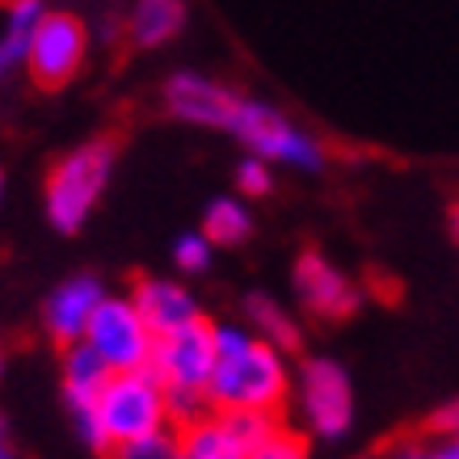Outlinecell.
<instances>
[{"label": "cell", "mask_w": 459, "mask_h": 459, "mask_svg": "<svg viewBox=\"0 0 459 459\" xmlns=\"http://www.w3.org/2000/svg\"><path fill=\"white\" fill-rule=\"evenodd\" d=\"M384 459H459V434H413L401 438Z\"/></svg>", "instance_id": "obj_18"}, {"label": "cell", "mask_w": 459, "mask_h": 459, "mask_svg": "<svg viewBox=\"0 0 459 459\" xmlns=\"http://www.w3.org/2000/svg\"><path fill=\"white\" fill-rule=\"evenodd\" d=\"M451 237L459 240V203H455V207H451Z\"/></svg>", "instance_id": "obj_26"}, {"label": "cell", "mask_w": 459, "mask_h": 459, "mask_svg": "<svg viewBox=\"0 0 459 459\" xmlns=\"http://www.w3.org/2000/svg\"><path fill=\"white\" fill-rule=\"evenodd\" d=\"M101 295H106V287H101V279H93V274H72V279H64L56 291L47 295V304H42V333L51 337L59 350L84 342V329H89V320L98 312Z\"/></svg>", "instance_id": "obj_10"}, {"label": "cell", "mask_w": 459, "mask_h": 459, "mask_svg": "<svg viewBox=\"0 0 459 459\" xmlns=\"http://www.w3.org/2000/svg\"><path fill=\"white\" fill-rule=\"evenodd\" d=\"M178 459H181V455H178Z\"/></svg>", "instance_id": "obj_31"}, {"label": "cell", "mask_w": 459, "mask_h": 459, "mask_svg": "<svg viewBox=\"0 0 459 459\" xmlns=\"http://www.w3.org/2000/svg\"><path fill=\"white\" fill-rule=\"evenodd\" d=\"M72 421L84 446H93L101 455H110L118 443H131L143 434L173 430L165 388L152 371H114L106 388L98 392V401L89 409H76Z\"/></svg>", "instance_id": "obj_2"}, {"label": "cell", "mask_w": 459, "mask_h": 459, "mask_svg": "<svg viewBox=\"0 0 459 459\" xmlns=\"http://www.w3.org/2000/svg\"><path fill=\"white\" fill-rule=\"evenodd\" d=\"M228 131L249 143L253 156H262V160H282V165H295V169H320V160H325V152H320V143L312 135L295 131L279 110H270L262 101L240 98Z\"/></svg>", "instance_id": "obj_7"}, {"label": "cell", "mask_w": 459, "mask_h": 459, "mask_svg": "<svg viewBox=\"0 0 459 459\" xmlns=\"http://www.w3.org/2000/svg\"><path fill=\"white\" fill-rule=\"evenodd\" d=\"M0 459H22L13 446H9V438H4V434H0Z\"/></svg>", "instance_id": "obj_25"}, {"label": "cell", "mask_w": 459, "mask_h": 459, "mask_svg": "<svg viewBox=\"0 0 459 459\" xmlns=\"http://www.w3.org/2000/svg\"><path fill=\"white\" fill-rule=\"evenodd\" d=\"M84 346L93 350L110 371H148L156 333L140 316V307L131 304V295L106 291L93 320H89V329H84Z\"/></svg>", "instance_id": "obj_6"}, {"label": "cell", "mask_w": 459, "mask_h": 459, "mask_svg": "<svg viewBox=\"0 0 459 459\" xmlns=\"http://www.w3.org/2000/svg\"><path fill=\"white\" fill-rule=\"evenodd\" d=\"M223 421H228V430L237 434V443L245 451H253L282 426V413H223Z\"/></svg>", "instance_id": "obj_20"}, {"label": "cell", "mask_w": 459, "mask_h": 459, "mask_svg": "<svg viewBox=\"0 0 459 459\" xmlns=\"http://www.w3.org/2000/svg\"><path fill=\"white\" fill-rule=\"evenodd\" d=\"M178 430V455L181 459H245L249 451L237 443V434L228 430L223 413L203 409L190 421L173 426Z\"/></svg>", "instance_id": "obj_13"}, {"label": "cell", "mask_w": 459, "mask_h": 459, "mask_svg": "<svg viewBox=\"0 0 459 459\" xmlns=\"http://www.w3.org/2000/svg\"><path fill=\"white\" fill-rule=\"evenodd\" d=\"M9 64H13V59H9V51H4V42H0V72L9 68Z\"/></svg>", "instance_id": "obj_27"}, {"label": "cell", "mask_w": 459, "mask_h": 459, "mask_svg": "<svg viewBox=\"0 0 459 459\" xmlns=\"http://www.w3.org/2000/svg\"><path fill=\"white\" fill-rule=\"evenodd\" d=\"M110 459H178V430H156L131 443H118Z\"/></svg>", "instance_id": "obj_19"}, {"label": "cell", "mask_w": 459, "mask_h": 459, "mask_svg": "<svg viewBox=\"0 0 459 459\" xmlns=\"http://www.w3.org/2000/svg\"><path fill=\"white\" fill-rule=\"evenodd\" d=\"M245 459H307V434L291 430L287 421H282L279 430L270 434L265 443H257Z\"/></svg>", "instance_id": "obj_21"}, {"label": "cell", "mask_w": 459, "mask_h": 459, "mask_svg": "<svg viewBox=\"0 0 459 459\" xmlns=\"http://www.w3.org/2000/svg\"><path fill=\"white\" fill-rule=\"evenodd\" d=\"M84 51H89V34H84V26L76 17L42 13L22 59H26V68H30V81L39 84V89H47V93H56V89H64L81 72Z\"/></svg>", "instance_id": "obj_8"}, {"label": "cell", "mask_w": 459, "mask_h": 459, "mask_svg": "<svg viewBox=\"0 0 459 459\" xmlns=\"http://www.w3.org/2000/svg\"><path fill=\"white\" fill-rule=\"evenodd\" d=\"M245 325L253 329V337L270 342V346L282 350V354H295V350L304 346V329H299V320H295L291 312L274 299V295L253 291L249 299H245Z\"/></svg>", "instance_id": "obj_15"}, {"label": "cell", "mask_w": 459, "mask_h": 459, "mask_svg": "<svg viewBox=\"0 0 459 459\" xmlns=\"http://www.w3.org/2000/svg\"><path fill=\"white\" fill-rule=\"evenodd\" d=\"M291 392L312 438L337 443L350 434V426H354V384H350L342 362L304 359L299 371L291 376Z\"/></svg>", "instance_id": "obj_5"}, {"label": "cell", "mask_w": 459, "mask_h": 459, "mask_svg": "<svg viewBox=\"0 0 459 459\" xmlns=\"http://www.w3.org/2000/svg\"><path fill=\"white\" fill-rule=\"evenodd\" d=\"M110 376L114 371L84 346V342L59 350V384H64V401H68L72 413H76V409H89V404L98 401V392L106 388Z\"/></svg>", "instance_id": "obj_14"}, {"label": "cell", "mask_w": 459, "mask_h": 459, "mask_svg": "<svg viewBox=\"0 0 459 459\" xmlns=\"http://www.w3.org/2000/svg\"><path fill=\"white\" fill-rule=\"evenodd\" d=\"M249 232H253V220L237 198H215L207 207L203 237H207L211 245H240V240H249Z\"/></svg>", "instance_id": "obj_17"}, {"label": "cell", "mask_w": 459, "mask_h": 459, "mask_svg": "<svg viewBox=\"0 0 459 459\" xmlns=\"http://www.w3.org/2000/svg\"><path fill=\"white\" fill-rule=\"evenodd\" d=\"M114 160H118V135H98V140L81 143L76 152L59 156L51 165L42 198H47V220L56 223L59 232L72 237L84 228V220L93 215L101 190L114 173Z\"/></svg>", "instance_id": "obj_4"}, {"label": "cell", "mask_w": 459, "mask_h": 459, "mask_svg": "<svg viewBox=\"0 0 459 459\" xmlns=\"http://www.w3.org/2000/svg\"><path fill=\"white\" fill-rule=\"evenodd\" d=\"M0 195H4V173H0Z\"/></svg>", "instance_id": "obj_29"}, {"label": "cell", "mask_w": 459, "mask_h": 459, "mask_svg": "<svg viewBox=\"0 0 459 459\" xmlns=\"http://www.w3.org/2000/svg\"><path fill=\"white\" fill-rule=\"evenodd\" d=\"M4 430H9V426H4V413H0V434H4Z\"/></svg>", "instance_id": "obj_28"}, {"label": "cell", "mask_w": 459, "mask_h": 459, "mask_svg": "<svg viewBox=\"0 0 459 459\" xmlns=\"http://www.w3.org/2000/svg\"><path fill=\"white\" fill-rule=\"evenodd\" d=\"M295 295H299V304L312 312V316L320 320H346L359 312L362 304V291H359V282L346 279L342 270H337L325 253L316 249H307L299 253V262H295Z\"/></svg>", "instance_id": "obj_9"}, {"label": "cell", "mask_w": 459, "mask_h": 459, "mask_svg": "<svg viewBox=\"0 0 459 459\" xmlns=\"http://www.w3.org/2000/svg\"><path fill=\"white\" fill-rule=\"evenodd\" d=\"M186 22V0H140L131 17V47H160Z\"/></svg>", "instance_id": "obj_16"}, {"label": "cell", "mask_w": 459, "mask_h": 459, "mask_svg": "<svg viewBox=\"0 0 459 459\" xmlns=\"http://www.w3.org/2000/svg\"><path fill=\"white\" fill-rule=\"evenodd\" d=\"M237 186H240V195H249V198L270 195L274 178H270V169H265L262 156H253V160H240V169H237Z\"/></svg>", "instance_id": "obj_23"}, {"label": "cell", "mask_w": 459, "mask_h": 459, "mask_svg": "<svg viewBox=\"0 0 459 459\" xmlns=\"http://www.w3.org/2000/svg\"><path fill=\"white\" fill-rule=\"evenodd\" d=\"M211 245L203 232H190V237H181L178 245H173V262H178V270L181 274H203L211 265Z\"/></svg>", "instance_id": "obj_22"}, {"label": "cell", "mask_w": 459, "mask_h": 459, "mask_svg": "<svg viewBox=\"0 0 459 459\" xmlns=\"http://www.w3.org/2000/svg\"><path fill=\"white\" fill-rule=\"evenodd\" d=\"M126 295H131V304L140 307V316L148 320V329L156 337H165L173 329H181V325L203 316L198 299L173 279H140Z\"/></svg>", "instance_id": "obj_12"}, {"label": "cell", "mask_w": 459, "mask_h": 459, "mask_svg": "<svg viewBox=\"0 0 459 459\" xmlns=\"http://www.w3.org/2000/svg\"><path fill=\"white\" fill-rule=\"evenodd\" d=\"M0 371H4V350H0Z\"/></svg>", "instance_id": "obj_30"}, {"label": "cell", "mask_w": 459, "mask_h": 459, "mask_svg": "<svg viewBox=\"0 0 459 459\" xmlns=\"http://www.w3.org/2000/svg\"><path fill=\"white\" fill-rule=\"evenodd\" d=\"M421 430L426 434H459V396H451L443 409H434Z\"/></svg>", "instance_id": "obj_24"}, {"label": "cell", "mask_w": 459, "mask_h": 459, "mask_svg": "<svg viewBox=\"0 0 459 459\" xmlns=\"http://www.w3.org/2000/svg\"><path fill=\"white\" fill-rule=\"evenodd\" d=\"M148 371L160 379L169 401V418L173 426L190 421L195 413L207 409V384L215 371V342H211V320L198 316L190 325H181L173 333L156 337L152 362Z\"/></svg>", "instance_id": "obj_3"}, {"label": "cell", "mask_w": 459, "mask_h": 459, "mask_svg": "<svg viewBox=\"0 0 459 459\" xmlns=\"http://www.w3.org/2000/svg\"><path fill=\"white\" fill-rule=\"evenodd\" d=\"M215 371L207 384V409L215 413H282L291 396L287 354L253 337L249 325H211Z\"/></svg>", "instance_id": "obj_1"}, {"label": "cell", "mask_w": 459, "mask_h": 459, "mask_svg": "<svg viewBox=\"0 0 459 459\" xmlns=\"http://www.w3.org/2000/svg\"><path fill=\"white\" fill-rule=\"evenodd\" d=\"M237 106H240V93H232V89H223L215 81H203L195 72H181V76H173L165 84V110L173 118H186V123L228 131Z\"/></svg>", "instance_id": "obj_11"}]
</instances>
